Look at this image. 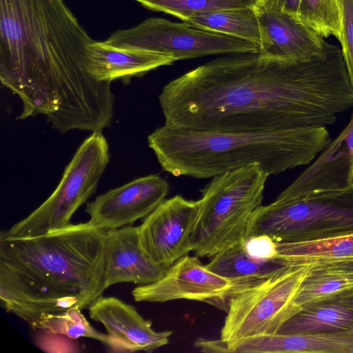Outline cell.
I'll list each match as a JSON object with an SVG mask.
<instances>
[{
    "mask_svg": "<svg viewBox=\"0 0 353 353\" xmlns=\"http://www.w3.org/2000/svg\"><path fill=\"white\" fill-rule=\"evenodd\" d=\"M165 125L219 133L272 132L333 124L353 107L341 50L281 59L260 52L216 58L164 86Z\"/></svg>",
    "mask_w": 353,
    "mask_h": 353,
    "instance_id": "6da1fadb",
    "label": "cell"
},
{
    "mask_svg": "<svg viewBox=\"0 0 353 353\" xmlns=\"http://www.w3.org/2000/svg\"><path fill=\"white\" fill-rule=\"evenodd\" d=\"M94 41L63 0H0V80L22 101L19 119L43 114L62 134L110 125L111 83L85 65Z\"/></svg>",
    "mask_w": 353,
    "mask_h": 353,
    "instance_id": "7a4b0ae2",
    "label": "cell"
},
{
    "mask_svg": "<svg viewBox=\"0 0 353 353\" xmlns=\"http://www.w3.org/2000/svg\"><path fill=\"white\" fill-rule=\"evenodd\" d=\"M108 230L90 221L35 236L0 234V303L31 327L46 314L88 308L105 290Z\"/></svg>",
    "mask_w": 353,
    "mask_h": 353,
    "instance_id": "3957f363",
    "label": "cell"
},
{
    "mask_svg": "<svg viewBox=\"0 0 353 353\" xmlns=\"http://www.w3.org/2000/svg\"><path fill=\"white\" fill-rule=\"evenodd\" d=\"M324 126L272 132L219 133L164 125L148 137L161 168L174 176L211 178L257 165L269 174L311 163L330 143Z\"/></svg>",
    "mask_w": 353,
    "mask_h": 353,
    "instance_id": "277c9868",
    "label": "cell"
},
{
    "mask_svg": "<svg viewBox=\"0 0 353 353\" xmlns=\"http://www.w3.org/2000/svg\"><path fill=\"white\" fill-rule=\"evenodd\" d=\"M270 174L257 165L216 175L201 190L192 252L212 258L245 239L249 221L261 205Z\"/></svg>",
    "mask_w": 353,
    "mask_h": 353,
    "instance_id": "5b68a950",
    "label": "cell"
},
{
    "mask_svg": "<svg viewBox=\"0 0 353 353\" xmlns=\"http://www.w3.org/2000/svg\"><path fill=\"white\" fill-rule=\"evenodd\" d=\"M260 234L279 243L353 234V185L260 205L249 221L245 239Z\"/></svg>",
    "mask_w": 353,
    "mask_h": 353,
    "instance_id": "8992f818",
    "label": "cell"
},
{
    "mask_svg": "<svg viewBox=\"0 0 353 353\" xmlns=\"http://www.w3.org/2000/svg\"><path fill=\"white\" fill-rule=\"evenodd\" d=\"M109 160L105 138L101 132H92L76 151L51 195L7 232L35 236L70 225L74 213L95 192Z\"/></svg>",
    "mask_w": 353,
    "mask_h": 353,
    "instance_id": "52a82bcc",
    "label": "cell"
},
{
    "mask_svg": "<svg viewBox=\"0 0 353 353\" xmlns=\"http://www.w3.org/2000/svg\"><path fill=\"white\" fill-rule=\"evenodd\" d=\"M312 265L290 266L232 296L220 339L231 341L277 333L300 310L295 299Z\"/></svg>",
    "mask_w": 353,
    "mask_h": 353,
    "instance_id": "ba28073f",
    "label": "cell"
},
{
    "mask_svg": "<svg viewBox=\"0 0 353 353\" xmlns=\"http://www.w3.org/2000/svg\"><path fill=\"white\" fill-rule=\"evenodd\" d=\"M115 47L171 57L175 61L211 54L259 52V46L234 37L206 30L188 21L151 17L135 27L118 30L104 41Z\"/></svg>",
    "mask_w": 353,
    "mask_h": 353,
    "instance_id": "9c48e42d",
    "label": "cell"
},
{
    "mask_svg": "<svg viewBox=\"0 0 353 353\" xmlns=\"http://www.w3.org/2000/svg\"><path fill=\"white\" fill-rule=\"evenodd\" d=\"M259 280L223 277L211 271L198 256L188 254L171 265L158 281L139 285L132 294L137 302L192 300L227 312L232 297Z\"/></svg>",
    "mask_w": 353,
    "mask_h": 353,
    "instance_id": "30bf717a",
    "label": "cell"
},
{
    "mask_svg": "<svg viewBox=\"0 0 353 353\" xmlns=\"http://www.w3.org/2000/svg\"><path fill=\"white\" fill-rule=\"evenodd\" d=\"M201 207V199L188 200L181 195L163 200L138 226L139 243L145 255L169 268L192 251Z\"/></svg>",
    "mask_w": 353,
    "mask_h": 353,
    "instance_id": "8fae6325",
    "label": "cell"
},
{
    "mask_svg": "<svg viewBox=\"0 0 353 353\" xmlns=\"http://www.w3.org/2000/svg\"><path fill=\"white\" fill-rule=\"evenodd\" d=\"M169 192L168 182L157 174L136 179L112 189L86 205L90 222L106 230L131 225L150 214Z\"/></svg>",
    "mask_w": 353,
    "mask_h": 353,
    "instance_id": "7c38bea8",
    "label": "cell"
},
{
    "mask_svg": "<svg viewBox=\"0 0 353 353\" xmlns=\"http://www.w3.org/2000/svg\"><path fill=\"white\" fill-rule=\"evenodd\" d=\"M89 316L105 328L110 352H152L168 344L172 331L157 332L130 304L114 296L101 295L88 307Z\"/></svg>",
    "mask_w": 353,
    "mask_h": 353,
    "instance_id": "4fadbf2b",
    "label": "cell"
},
{
    "mask_svg": "<svg viewBox=\"0 0 353 353\" xmlns=\"http://www.w3.org/2000/svg\"><path fill=\"white\" fill-rule=\"evenodd\" d=\"M353 185V114L347 125L319 157L283 190L275 202H283L319 191Z\"/></svg>",
    "mask_w": 353,
    "mask_h": 353,
    "instance_id": "5bb4252c",
    "label": "cell"
},
{
    "mask_svg": "<svg viewBox=\"0 0 353 353\" xmlns=\"http://www.w3.org/2000/svg\"><path fill=\"white\" fill-rule=\"evenodd\" d=\"M168 267L150 259L139 243L138 226L108 230L105 253L104 288L119 283L140 285L161 279Z\"/></svg>",
    "mask_w": 353,
    "mask_h": 353,
    "instance_id": "9a60e30c",
    "label": "cell"
},
{
    "mask_svg": "<svg viewBox=\"0 0 353 353\" xmlns=\"http://www.w3.org/2000/svg\"><path fill=\"white\" fill-rule=\"evenodd\" d=\"M260 28V52L288 59L321 52L327 42L310 28L289 14L279 12H256Z\"/></svg>",
    "mask_w": 353,
    "mask_h": 353,
    "instance_id": "2e32d148",
    "label": "cell"
},
{
    "mask_svg": "<svg viewBox=\"0 0 353 353\" xmlns=\"http://www.w3.org/2000/svg\"><path fill=\"white\" fill-rule=\"evenodd\" d=\"M175 59L166 55L129 48L115 47L94 41L87 48L85 69L99 82L116 79L129 80L159 67L170 65Z\"/></svg>",
    "mask_w": 353,
    "mask_h": 353,
    "instance_id": "e0dca14e",
    "label": "cell"
},
{
    "mask_svg": "<svg viewBox=\"0 0 353 353\" xmlns=\"http://www.w3.org/2000/svg\"><path fill=\"white\" fill-rule=\"evenodd\" d=\"M228 344L230 353H353V331L262 334Z\"/></svg>",
    "mask_w": 353,
    "mask_h": 353,
    "instance_id": "ac0fdd59",
    "label": "cell"
},
{
    "mask_svg": "<svg viewBox=\"0 0 353 353\" xmlns=\"http://www.w3.org/2000/svg\"><path fill=\"white\" fill-rule=\"evenodd\" d=\"M353 331V289L301 307L278 334Z\"/></svg>",
    "mask_w": 353,
    "mask_h": 353,
    "instance_id": "d6986e66",
    "label": "cell"
},
{
    "mask_svg": "<svg viewBox=\"0 0 353 353\" xmlns=\"http://www.w3.org/2000/svg\"><path fill=\"white\" fill-rule=\"evenodd\" d=\"M353 289V258L312 265L295 299L299 307Z\"/></svg>",
    "mask_w": 353,
    "mask_h": 353,
    "instance_id": "ffe728a7",
    "label": "cell"
},
{
    "mask_svg": "<svg viewBox=\"0 0 353 353\" xmlns=\"http://www.w3.org/2000/svg\"><path fill=\"white\" fill-rule=\"evenodd\" d=\"M353 258V234L276 242L275 260L288 267Z\"/></svg>",
    "mask_w": 353,
    "mask_h": 353,
    "instance_id": "44dd1931",
    "label": "cell"
},
{
    "mask_svg": "<svg viewBox=\"0 0 353 353\" xmlns=\"http://www.w3.org/2000/svg\"><path fill=\"white\" fill-rule=\"evenodd\" d=\"M184 21L260 45V28L253 6L194 14Z\"/></svg>",
    "mask_w": 353,
    "mask_h": 353,
    "instance_id": "7402d4cb",
    "label": "cell"
},
{
    "mask_svg": "<svg viewBox=\"0 0 353 353\" xmlns=\"http://www.w3.org/2000/svg\"><path fill=\"white\" fill-rule=\"evenodd\" d=\"M206 265L214 273L228 279H263L288 268L274 259L252 256L243 241L214 256Z\"/></svg>",
    "mask_w": 353,
    "mask_h": 353,
    "instance_id": "603a6c76",
    "label": "cell"
},
{
    "mask_svg": "<svg viewBox=\"0 0 353 353\" xmlns=\"http://www.w3.org/2000/svg\"><path fill=\"white\" fill-rule=\"evenodd\" d=\"M81 310L75 307L57 313L46 314L32 327L61 334L74 340L81 337L90 338L99 341L106 346L109 342L108 334L94 329Z\"/></svg>",
    "mask_w": 353,
    "mask_h": 353,
    "instance_id": "cb8c5ba5",
    "label": "cell"
},
{
    "mask_svg": "<svg viewBox=\"0 0 353 353\" xmlns=\"http://www.w3.org/2000/svg\"><path fill=\"white\" fill-rule=\"evenodd\" d=\"M299 20L322 37L340 36V10L338 0H301Z\"/></svg>",
    "mask_w": 353,
    "mask_h": 353,
    "instance_id": "d4e9b609",
    "label": "cell"
},
{
    "mask_svg": "<svg viewBox=\"0 0 353 353\" xmlns=\"http://www.w3.org/2000/svg\"><path fill=\"white\" fill-rule=\"evenodd\" d=\"M143 7L182 21L194 14L253 6V0H135Z\"/></svg>",
    "mask_w": 353,
    "mask_h": 353,
    "instance_id": "484cf974",
    "label": "cell"
},
{
    "mask_svg": "<svg viewBox=\"0 0 353 353\" xmlns=\"http://www.w3.org/2000/svg\"><path fill=\"white\" fill-rule=\"evenodd\" d=\"M340 10V36L342 54L353 85V0H338Z\"/></svg>",
    "mask_w": 353,
    "mask_h": 353,
    "instance_id": "4316f807",
    "label": "cell"
},
{
    "mask_svg": "<svg viewBox=\"0 0 353 353\" xmlns=\"http://www.w3.org/2000/svg\"><path fill=\"white\" fill-rule=\"evenodd\" d=\"M35 343L46 352H77L79 347L75 340L67 336L39 330Z\"/></svg>",
    "mask_w": 353,
    "mask_h": 353,
    "instance_id": "83f0119b",
    "label": "cell"
},
{
    "mask_svg": "<svg viewBox=\"0 0 353 353\" xmlns=\"http://www.w3.org/2000/svg\"><path fill=\"white\" fill-rule=\"evenodd\" d=\"M245 250L252 256L263 259H274L276 254V242L266 234L254 235L243 240Z\"/></svg>",
    "mask_w": 353,
    "mask_h": 353,
    "instance_id": "f1b7e54d",
    "label": "cell"
},
{
    "mask_svg": "<svg viewBox=\"0 0 353 353\" xmlns=\"http://www.w3.org/2000/svg\"><path fill=\"white\" fill-rule=\"evenodd\" d=\"M301 0H253V7L256 12H279L298 19V12Z\"/></svg>",
    "mask_w": 353,
    "mask_h": 353,
    "instance_id": "f546056e",
    "label": "cell"
},
{
    "mask_svg": "<svg viewBox=\"0 0 353 353\" xmlns=\"http://www.w3.org/2000/svg\"><path fill=\"white\" fill-rule=\"evenodd\" d=\"M195 346L202 352L206 353H230L226 341L209 340L199 338L195 341Z\"/></svg>",
    "mask_w": 353,
    "mask_h": 353,
    "instance_id": "4dcf8cb0",
    "label": "cell"
}]
</instances>
